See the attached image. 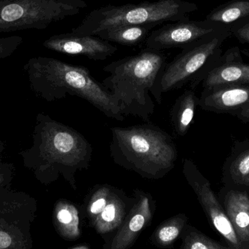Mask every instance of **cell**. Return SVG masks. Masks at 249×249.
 Instances as JSON below:
<instances>
[{"mask_svg":"<svg viewBox=\"0 0 249 249\" xmlns=\"http://www.w3.org/2000/svg\"><path fill=\"white\" fill-rule=\"evenodd\" d=\"M182 249H231L224 247L219 243L211 239L209 237L188 228L186 230L183 239Z\"/></svg>","mask_w":249,"mask_h":249,"instance_id":"603a6c76","label":"cell"},{"mask_svg":"<svg viewBox=\"0 0 249 249\" xmlns=\"http://www.w3.org/2000/svg\"><path fill=\"white\" fill-rule=\"evenodd\" d=\"M112 188L113 187L109 184H98L93 189V193L89 198L87 208L88 213L93 223L96 220V217L106 207Z\"/></svg>","mask_w":249,"mask_h":249,"instance_id":"7402d4cb","label":"cell"},{"mask_svg":"<svg viewBox=\"0 0 249 249\" xmlns=\"http://www.w3.org/2000/svg\"><path fill=\"white\" fill-rule=\"evenodd\" d=\"M198 107L216 114H228L249 124V86H221L203 89Z\"/></svg>","mask_w":249,"mask_h":249,"instance_id":"30bf717a","label":"cell"},{"mask_svg":"<svg viewBox=\"0 0 249 249\" xmlns=\"http://www.w3.org/2000/svg\"><path fill=\"white\" fill-rule=\"evenodd\" d=\"M229 27L206 20L171 22L149 34L146 39V48L158 51L172 48L182 50Z\"/></svg>","mask_w":249,"mask_h":249,"instance_id":"9c48e42d","label":"cell"},{"mask_svg":"<svg viewBox=\"0 0 249 249\" xmlns=\"http://www.w3.org/2000/svg\"><path fill=\"white\" fill-rule=\"evenodd\" d=\"M1 162H2V160H0V164H1Z\"/></svg>","mask_w":249,"mask_h":249,"instance_id":"1f68e13d","label":"cell"},{"mask_svg":"<svg viewBox=\"0 0 249 249\" xmlns=\"http://www.w3.org/2000/svg\"><path fill=\"white\" fill-rule=\"evenodd\" d=\"M12 244V239L7 232L0 231V249L8 248Z\"/></svg>","mask_w":249,"mask_h":249,"instance_id":"4316f807","label":"cell"},{"mask_svg":"<svg viewBox=\"0 0 249 249\" xmlns=\"http://www.w3.org/2000/svg\"><path fill=\"white\" fill-rule=\"evenodd\" d=\"M198 7L185 0H162L154 2L107 4L92 10L72 29V33L95 36L109 28L137 25H155L190 20Z\"/></svg>","mask_w":249,"mask_h":249,"instance_id":"5b68a950","label":"cell"},{"mask_svg":"<svg viewBox=\"0 0 249 249\" xmlns=\"http://www.w3.org/2000/svg\"><path fill=\"white\" fill-rule=\"evenodd\" d=\"M224 209L245 249H249V193L225 187L221 191Z\"/></svg>","mask_w":249,"mask_h":249,"instance_id":"5bb4252c","label":"cell"},{"mask_svg":"<svg viewBox=\"0 0 249 249\" xmlns=\"http://www.w3.org/2000/svg\"><path fill=\"white\" fill-rule=\"evenodd\" d=\"M56 219L66 238L77 240L80 237L79 212L74 205L67 200L60 201L57 206Z\"/></svg>","mask_w":249,"mask_h":249,"instance_id":"ffe728a7","label":"cell"},{"mask_svg":"<svg viewBox=\"0 0 249 249\" xmlns=\"http://www.w3.org/2000/svg\"><path fill=\"white\" fill-rule=\"evenodd\" d=\"M87 7L85 0H0V33L43 30Z\"/></svg>","mask_w":249,"mask_h":249,"instance_id":"52a82bcc","label":"cell"},{"mask_svg":"<svg viewBox=\"0 0 249 249\" xmlns=\"http://www.w3.org/2000/svg\"><path fill=\"white\" fill-rule=\"evenodd\" d=\"M143 1H147V0H143ZM157 1H162V0H157Z\"/></svg>","mask_w":249,"mask_h":249,"instance_id":"4dcf8cb0","label":"cell"},{"mask_svg":"<svg viewBox=\"0 0 249 249\" xmlns=\"http://www.w3.org/2000/svg\"><path fill=\"white\" fill-rule=\"evenodd\" d=\"M230 30L241 43L249 44V17L231 25Z\"/></svg>","mask_w":249,"mask_h":249,"instance_id":"d4e9b609","label":"cell"},{"mask_svg":"<svg viewBox=\"0 0 249 249\" xmlns=\"http://www.w3.org/2000/svg\"><path fill=\"white\" fill-rule=\"evenodd\" d=\"M109 145L112 161L146 179L158 180L169 174L178 159L174 139L152 124L110 129Z\"/></svg>","mask_w":249,"mask_h":249,"instance_id":"3957f363","label":"cell"},{"mask_svg":"<svg viewBox=\"0 0 249 249\" xmlns=\"http://www.w3.org/2000/svg\"><path fill=\"white\" fill-rule=\"evenodd\" d=\"M136 200L124 225L114 236L108 249H128L152 217L153 199L148 193L135 190Z\"/></svg>","mask_w":249,"mask_h":249,"instance_id":"4fadbf2b","label":"cell"},{"mask_svg":"<svg viewBox=\"0 0 249 249\" xmlns=\"http://www.w3.org/2000/svg\"><path fill=\"white\" fill-rule=\"evenodd\" d=\"M231 35L229 27L181 50L157 78L151 92L155 102L161 105L163 93L188 83L195 90L222 55V45Z\"/></svg>","mask_w":249,"mask_h":249,"instance_id":"8992f818","label":"cell"},{"mask_svg":"<svg viewBox=\"0 0 249 249\" xmlns=\"http://www.w3.org/2000/svg\"><path fill=\"white\" fill-rule=\"evenodd\" d=\"M186 223L187 217L184 214H178L168 219L154 232L152 236V243L157 247H169L179 236Z\"/></svg>","mask_w":249,"mask_h":249,"instance_id":"44dd1931","label":"cell"},{"mask_svg":"<svg viewBox=\"0 0 249 249\" xmlns=\"http://www.w3.org/2000/svg\"><path fill=\"white\" fill-rule=\"evenodd\" d=\"M155 26V25L118 26L101 31L95 36L124 46H136L146 39L150 31Z\"/></svg>","mask_w":249,"mask_h":249,"instance_id":"ac0fdd59","label":"cell"},{"mask_svg":"<svg viewBox=\"0 0 249 249\" xmlns=\"http://www.w3.org/2000/svg\"><path fill=\"white\" fill-rule=\"evenodd\" d=\"M247 17H249V0H232L213 9L205 20L230 26Z\"/></svg>","mask_w":249,"mask_h":249,"instance_id":"d6986e66","label":"cell"},{"mask_svg":"<svg viewBox=\"0 0 249 249\" xmlns=\"http://www.w3.org/2000/svg\"><path fill=\"white\" fill-rule=\"evenodd\" d=\"M32 139V146L19 154L23 165L42 183L63 177L77 190L76 174L90 166L91 143L72 127L44 113L36 116Z\"/></svg>","mask_w":249,"mask_h":249,"instance_id":"6da1fadb","label":"cell"},{"mask_svg":"<svg viewBox=\"0 0 249 249\" xmlns=\"http://www.w3.org/2000/svg\"><path fill=\"white\" fill-rule=\"evenodd\" d=\"M127 203L124 192L113 187L106 207L93 222L97 232L109 233L121 226L125 218Z\"/></svg>","mask_w":249,"mask_h":249,"instance_id":"2e32d148","label":"cell"},{"mask_svg":"<svg viewBox=\"0 0 249 249\" xmlns=\"http://www.w3.org/2000/svg\"><path fill=\"white\" fill-rule=\"evenodd\" d=\"M23 69L31 89L47 102L70 95L84 99L111 119L122 122L125 118L112 95L86 67L38 56L30 58Z\"/></svg>","mask_w":249,"mask_h":249,"instance_id":"7a4b0ae2","label":"cell"},{"mask_svg":"<svg viewBox=\"0 0 249 249\" xmlns=\"http://www.w3.org/2000/svg\"><path fill=\"white\" fill-rule=\"evenodd\" d=\"M4 144L1 141H0V160H2V153L4 152Z\"/></svg>","mask_w":249,"mask_h":249,"instance_id":"83f0119b","label":"cell"},{"mask_svg":"<svg viewBox=\"0 0 249 249\" xmlns=\"http://www.w3.org/2000/svg\"><path fill=\"white\" fill-rule=\"evenodd\" d=\"M199 98L193 89H187L176 100L171 111V123L176 134L184 136L194 120Z\"/></svg>","mask_w":249,"mask_h":249,"instance_id":"e0dca14e","label":"cell"},{"mask_svg":"<svg viewBox=\"0 0 249 249\" xmlns=\"http://www.w3.org/2000/svg\"><path fill=\"white\" fill-rule=\"evenodd\" d=\"M23 42V37L16 35L0 38V60L13 55Z\"/></svg>","mask_w":249,"mask_h":249,"instance_id":"cb8c5ba5","label":"cell"},{"mask_svg":"<svg viewBox=\"0 0 249 249\" xmlns=\"http://www.w3.org/2000/svg\"><path fill=\"white\" fill-rule=\"evenodd\" d=\"M72 249H89V248L86 246H80V247H75V248Z\"/></svg>","mask_w":249,"mask_h":249,"instance_id":"f546056e","label":"cell"},{"mask_svg":"<svg viewBox=\"0 0 249 249\" xmlns=\"http://www.w3.org/2000/svg\"><path fill=\"white\" fill-rule=\"evenodd\" d=\"M203 89L249 86V63L244 62L235 46L222 54L202 80Z\"/></svg>","mask_w":249,"mask_h":249,"instance_id":"7c38bea8","label":"cell"},{"mask_svg":"<svg viewBox=\"0 0 249 249\" xmlns=\"http://www.w3.org/2000/svg\"><path fill=\"white\" fill-rule=\"evenodd\" d=\"M249 177V139L235 142L222 167L225 187L239 188Z\"/></svg>","mask_w":249,"mask_h":249,"instance_id":"9a60e30c","label":"cell"},{"mask_svg":"<svg viewBox=\"0 0 249 249\" xmlns=\"http://www.w3.org/2000/svg\"><path fill=\"white\" fill-rule=\"evenodd\" d=\"M165 64L163 53L146 48L105 67L104 71L109 75L102 84L112 95L124 117L132 115L148 122L155 107L151 92Z\"/></svg>","mask_w":249,"mask_h":249,"instance_id":"277c9868","label":"cell"},{"mask_svg":"<svg viewBox=\"0 0 249 249\" xmlns=\"http://www.w3.org/2000/svg\"><path fill=\"white\" fill-rule=\"evenodd\" d=\"M239 188L245 189V190H247L249 193V177H248V178L246 180V181L244 182V184H243L242 187H239Z\"/></svg>","mask_w":249,"mask_h":249,"instance_id":"f1b7e54d","label":"cell"},{"mask_svg":"<svg viewBox=\"0 0 249 249\" xmlns=\"http://www.w3.org/2000/svg\"><path fill=\"white\" fill-rule=\"evenodd\" d=\"M182 172L213 228L225 238L231 249H245L225 209L213 193L210 181L200 172L191 159L183 160Z\"/></svg>","mask_w":249,"mask_h":249,"instance_id":"ba28073f","label":"cell"},{"mask_svg":"<svg viewBox=\"0 0 249 249\" xmlns=\"http://www.w3.org/2000/svg\"><path fill=\"white\" fill-rule=\"evenodd\" d=\"M15 168L13 164L1 162L0 164V187L5 185L13 178Z\"/></svg>","mask_w":249,"mask_h":249,"instance_id":"484cf974","label":"cell"},{"mask_svg":"<svg viewBox=\"0 0 249 249\" xmlns=\"http://www.w3.org/2000/svg\"><path fill=\"white\" fill-rule=\"evenodd\" d=\"M43 46L50 51L71 55H83L93 61H105L118 51V47L96 36L64 33L45 39Z\"/></svg>","mask_w":249,"mask_h":249,"instance_id":"8fae6325","label":"cell"}]
</instances>
